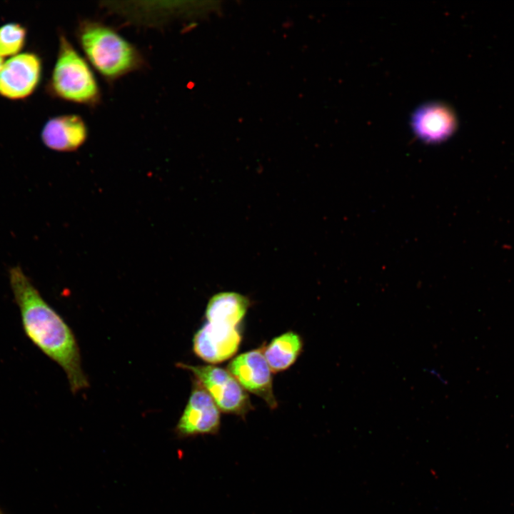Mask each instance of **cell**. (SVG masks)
Returning a JSON list of instances; mask_svg holds the SVG:
<instances>
[{
  "label": "cell",
  "mask_w": 514,
  "mask_h": 514,
  "mask_svg": "<svg viewBox=\"0 0 514 514\" xmlns=\"http://www.w3.org/2000/svg\"><path fill=\"white\" fill-rule=\"evenodd\" d=\"M10 286L28 338L66 373L75 393L89 386L76 338L19 266L9 271Z\"/></svg>",
  "instance_id": "cell-1"
},
{
  "label": "cell",
  "mask_w": 514,
  "mask_h": 514,
  "mask_svg": "<svg viewBox=\"0 0 514 514\" xmlns=\"http://www.w3.org/2000/svg\"><path fill=\"white\" fill-rule=\"evenodd\" d=\"M76 36L87 61L108 81L116 80L143 66V56L137 48L103 23L81 21Z\"/></svg>",
  "instance_id": "cell-2"
},
{
  "label": "cell",
  "mask_w": 514,
  "mask_h": 514,
  "mask_svg": "<svg viewBox=\"0 0 514 514\" xmlns=\"http://www.w3.org/2000/svg\"><path fill=\"white\" fill-rule=\"evenodd\" d=\"M48 91L61 100L89 106L96 105L101 99L99 85L91 65L64 34L59 35Z\"/></svg>",
  "instance_id": "cell-3"
},
{
  "label": "cell",
  "mask_w": 514,
  "mask_h": 514,
  "mask_svg": "<svg viewBox=\"0 0 514 514\" xmlns=\"http://www.w3.org/2000/svg\"><path fill=\"white\" fill-rule=\"evenodd\" d=\"M177 366L194 375L220 410L244 416L251 409L247 393L228 371L211 365L193 366L178 363Z\"/></svg>",
  "instance_id": "cell-4"
},
{
  "label": "cell",
  "mask_w": 514,
  "mask_h": 514,
  "mask_svg": "<svg viewBox=\"0 0 514 514\" xmlns=\"http://www.w3.org/2000/svg\"><path fill=\"white\" fill-rule=\"evenodd\" d=\"M42 76V62L35 53L24 52L6 60L0 71V96L10 100L30 96Z\"/></svg>",
  "instance_id": "cell-5"
},
{
  "label": "cell",
  "mask_w": 514,
  "mask_h": 514,
  "mask_svg": "<svg viewBox=\"0 0 514 514\" xmlns=\"http://www.w3.org/2000/svg\"><path fill=\"white\" fill-rule=\"evenodd\" d=\"M220 410L196 379L189 399L175 428L181 438L216 434L220 429Z\"/></svg>",
  "instance_id": "cell-6"
},
{
  "label": "cell",
  "mask_w": 514,
  "mask_h": 514,
  "mask_svg": "<svg viewBox=\"0 0 514 514\" xmlns=\"http://www.w3.org/2000/svg\"><path fill=\"white\" fill-rule=\"evenodd\" d=\"M228 371L244 390L261 398L271 408L277 407L271 371L265 358L263 348L236 356L229 363Z\"/></svg>",
  "instance_id": "cell-7"
},
{
  "label": "cell",
  "mask_w": 514,
  "mask_h": 514,
  "mask_svg": "<svg viewBox=\"0 0 514 514\" xmlns=\"http://www.w3.org/2000/svg\"><path fill=\"white\" fill-rule=\"evenodd\" d=\"M241 341L236 328L208 322L195 333L193 349L202 360L218 363L231 358L237 352Z\"/></svg>",
  "instance_id": "cell-8"
},
{
  "label": "cell",
  "mask_w": 514,
  "mask_h": 514,
  "mask_svg": "<svg viewBox=\"0 0 514 514\" xmlns=\"http://www.w3.org/2000/svg\"><path fill=\"white\" fill-rule=\"evenodd\" d=\"M88 133L87 126L80 116L65 114L51 117L46 121L41 139L51 150L71 152L85 143Z\"/></svg>",
  "instance_id": "cell-9"
},
{
  "label": "cell",
  "mask_w": 514,
  "mask_h": 514,
  "mask_svg": "<svg viewBox=\"0 0 514 514\" xmlns=\"http://www.w3.org/2000/svg\"><path fill=\"white\" fill-rule=\"evenodd\" d=\"M455 118L450 109L432 103L418 109L412 118L417 136L428 142H436L450 136L455 130Z\"/></svg>",
  "instance_id": "cell-10"
},
{
  "label": "cell",
  "mask_w": 514,
  "mask_h": 514,
  "mask_svg": "<svg viewBox=\"0 0 514 514\" xmlns=\"http://www.w3.org/2000/svg\"><path fill=\"white\" fill-rule=\"evenodd\" d=\"M249 306V299L238 293H218L208 302L206 318L208 323L236 328Z\"/></svg>",
  "instance_id": "cell-11"
},
{
  "label": "cell",
  "mask_w": 514,
  "mask_h": 514,
  "mask_svg": "<svg viewBox=\"0 0 514 514\" xmlns=\"http://www.w3.org/2000/svg\"><path fill=\"white\" fill-rule=\"evenodd\" d=\"M302 348L301 336L293 331H288L274 338L267 347L263 348V354L271 372L277 373L293 365Z\"/></svg>",
  "instance_id": "cell-12"
},
{
  "label": "cell",
  "mask_w": 514,
  "mask_h": 514,
  "mask_svg": "<svg viewBox=\"0 0 514 514\" xmlns=\"http://www.w3.org/2000/svg\"><path fill=\"white\" fill-rule=\"evenodd\" d=\"M26 29L19 23L10 22L0 26V56H14L24 48Z\"/></svg>",
  "instance_id": "cell-13"
},
{
  "label": "cell",
  "mask_w": 514,
  "mask_h": 514,
  "mask_svg": "<svg viewBox=\"0 0 514 514\" xmlns=\"http://www.w3.org/2000/svg\"><path fill=\"white\" fill-rule=\"evenodd\" d=\"M4 57H2L1 56H0V71H1V68H2V66H3V65H4Z\"/></svg>",
  "instance_id": "cell-14"
},
{
  "label": "cell",
  "mask_w": 514,
  "mask_h": 514,
  "mask_svg": "<svg viewBox=\"0 0 514 514\" xmlns=\"http://www.w3.org/2000/svg\"><path fill=\"white\" fill-rule=\"evenodd\" d=\"M0 514H2L1 511L0 510Z\"/></svg>",
  "instance_id": "cell-15"
}]
</instances>
